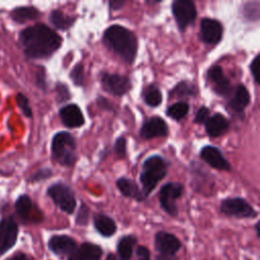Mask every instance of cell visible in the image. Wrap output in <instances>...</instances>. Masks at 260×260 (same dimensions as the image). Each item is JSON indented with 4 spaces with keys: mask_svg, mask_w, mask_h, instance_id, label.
<instances>
[{
    "mask_svg": "<svg viewBox=\"0 0 260 260\" xmlns=\"http://www.w3.org/2000/svg\"><path fill=\"white\" fill-rule=\"evenodd\" d=\"M20 41L26 56L34 59L50 57L62 44V38L43 23L24 28L20 34Z\"/></svg>",
    "mask_w": 260,
    "mask_h": 260,
    "instance_id": "1",
    "label": "cell"
},
{
    "mask_svg": "<svg viewBox=\"0 0 260 260\" xmlns=\"http://www.w3.org/2000/svg\"><path fill=\"white\" fill-rule=\"evenodd\" d=\"M105 46L127 64L133 63L137 54V38L133 31L119 24L108 27L103 36Z\"/></svg>",
    "mask_w": 260,
    "mask_h": 260,
    "instance_id": "2",
    "label": "cell"
},
{
    "mask_svg": "<svg viewBox=\"0 0 260 260\" xmlns=\"http://www.w3.org/2000/svg\"><path fill=\"white\" fill-rule=\"evenodd\" d=\"M168 168L169 162L157 154L151 155L143 161L139 179L142 186L141 191L145 198L148 197L156 185L166 177Z\"/></svg>",
    "mask_w": 260,
    "mask_h": 260,
    "instance_id": "3",
    "label": "cell"
},
{
    "mask_svg": "<svg viewBox=\"0 0 260 260\" xmlns=\"http://www.w3.org/2000/svg\"><path fill=\"white\" fill-rule=\"evenodd\" d=\"M76 141L68 132L61 131L54 135L52 140V155L54 159L64 167H72L76 161Z\"/></svg>",
    "mask_w": 260,
    "mask_h": 260,
    "instance_id": "4",
    "label": "cell"
},
{
    "mask_svg": "<svg viewBox=\"0 0 260 260\" xmlns=\"http://www.w3.org/2000/svg\"><path fill=\"white\" fill-rule=\"evenodd\" d=\"M47 194L63 212L68 214L74 212L76 208V198L73 190L69 186L63 183H55L48 188Z\"/></svg>",
    "mask_w": 260,
    "mask_h": 260,
    "instance_id": "5",
    "label": "cell"
},
{
    "mask_svg": "<svg viewBox=\"0 0 260 260\" xmlns=\"http://www.w3.org/2000/svg\"><path fill=\"white\" fill-rule=\"evenodd\" d=\"M219 210L222 214L236 218H254L257 217V210L244 198L233 197L221 201Z\"/></svg>",
    "mask_w": 260,
    "mask_h": 260,
    "instance_id": "6",
    "label": "cell"
},
{
    "mask_svg": "<svg viewBox=\"0 0 260 260\" xmlns=\"http://www.w3.org/2000/svg\"><path fill=\"white\" fill-rule=\"evenodd\" d=\"M184 187L179 182H169L165 184L158 193V199L161 208L171 216L178 215V206L176 201L182 196Z\"/></svg>",
    "mask_w": 260,
    "mask_h": 260,
    "instance_id": "7",
    "label": "cell"
},
{
    "mask_svg": "<svg viewBox=\"0 0 260 260\" xmlns=\"http://www.w3.org/2000/svg\"><path fill=\"white\" fill-rule=\"evenodd\" d=\"M172 12L180 30L192 24L197 16L196 6L191 0H175L172 3Z\"/></svg>",
    "mask_w": 260,
    "mask_h": 260,
    "instance_id": "8",
    "label": "cell"
},
{
    "mask_svg": "<svg viewBox=\"0 0 260 260\" xmlns=\"http://www.w3.org/2000/svg\"><path fill=\"white\" fill-rule=\"evenodd\" d=\"M101 82H102L103 88L107 92L117 96L124 95L131 88L130 79L127 76L117 74V73H109V72L103 73Z\"/></svg>",
    "mask_w": 260,
    "mask_h": 260,
    "instance_id": "9",
    "label": "cell"
},
{
    "mask_svg": "<svg viewBox=\"0 0 260 260\" xmlns=\"http://www.w3.org/2000/svg\"><path fill=\"white\" fill-rule=\"evenodd\" d=\"M18 226L13 217H3L0 220V255L9 251L16 243Z\"/></svg>",
    "mask_w": 260,
    "mask_h": 260,
    "instance_id": "10",
    "label": "cell"
},
{
    "mask_svg": "<svg viewBox=\"0 0 260 260\" xmlns=\"http://www.w3.org/2000/svg\"><path fill=\"white\" fill-rule=\"evenodd\" d=\"M153 245L158 254L170 256L176 255L182 248L180 239L174 234L166 231H158L154 235Z\"/></svg>",
    "mask_w": 260,
    "mask_h": 260,
    "instance_id": "11",
    "label": "cell"
},
{
    "mask_svg": "<svg viewBox=\"0 0 260 260\" xmlns=\"http://www.w3.org/2000/svg\"><path fill=\"white\" fill-rule=\"evenodd\" d=\"M49 250L60 257H70L75 254L78 244L70 236L67 235H54L48 241Z\"/></svg>",
    "mask_w": 260,
    "mask_h": 260,
    "instance_id": "12",
    "label": "cell"
},
{
    "mask_svg": "<svg viewBox=\"0 0 260 260\" xmlns=\"http://www.w3.org/2000/svg\"><path fill=\"white\" fill-rule=\"evenodd\" d=\"M207 79L211 83L215 93L226 99L230 98L233 92V87L220 66L214 65L210 67L207 71Z\"/></svg>",
    "mask_w": 260,
    "mask_h": 260,
    "instance_id": "13",
    "label": "cell"
},
{
    "mask_svg": "<svg viewBox=\"0 0 260 260\" xmlns=\"http://www.w3.org/2000/svg\"><path fill=\"white\" fill-rule=\"evenodd\" d=\"M223 28L221 23L212 18H203L200 22V37L201 40L209 45H215L220 42L222 38Z\"/></svg>",
    "mask_w": 260,
    "mask_h": 260,
    "instance_id": "14",
    "label": "cell"
},
{
    "mask_svg": "<svg viewBox=\"0 0 260 260\" xmlns=\"http://www.w3.org/2000/svg\"><path fill=\"white\" fill-rule=\"evenodd\" d=\"M200 157L211 168L218 171L230 172L232 167L229 160L223 156L222 152L213 145H206L200 150Z\"/></svg>",
    "mask_w": 260,
    "mask_h": 260,
    "instance_id": "15",
    "label": "cell"
},
{
    "mask_svg": "<svg viewBox=\"0 0 260 260\" xmlns=\"http://www.w3.org/2000/svg\"><path fill=\"white\" fill-rule=\"evenodd\" d=\"M169 133V128L164 119L160 117H151L144 121L140 128V136L144 139L155 137H165Z\"/></svg>",
    "mask_w": 260,
    "mask_h": 260,
    "instance_id": "16",
    "label": "cell"
},
{
    "mask_svg": "<svg viewBox=\"0 0 260 260\" xmlns=\"http://www.w3.org/2000/svg\"><path fill=\"white\" fill-rule=\"evenodd\" d=\"M59 116L63 124L68 128H77L84 124L83 114L76 104H69L61 108Z\"/></svg>",
    "mask_w": 260,
    "mask_h": 260,
    "instance_id": "17",
    "label": "cell"
},
{
    "mask_svg": "<svg viewBox=\"0 0 260 260\" xmlns=\"http://www.w3.org/2000/svg\"><path fill=\"white\" fill-rule=\"evenodd\" d=\"M250 103V93L243 84H238L229 98L228 107L237 114H243L244 110Z\"/></svg>",
    "mask_w": 260,
    "mask_h": 260,
    "instance_id": "18",
    "label": "cell"
},
{
    "mask_svg": "<svg viewBox=\"0 0 260 260\" xmlns=\"http://www.w3.org/2000/svg\"><path fill=\"white\" fill-rule=\"evenodd\" d=\"M92 222L95 231L103 237L110 238L117 232L116 221L109 215L105 213H94L92 217Z\"/></svg>",
    "mask_w": 260,
    "mask_h": 260,
    "instance_id": "19",
    "label": "cell"
},
{
    "mask_svg": "<svg viewBox=\"0 0 260 260\" xmlns=\"http://www.w3.org/2000/svg\"><path fill=\"white\" fill-rule=\"evenodd\" d=\"M205 124L206 133L210 137H218L224 134L230 127L229 120L221 114L215 113L207 119Z\"/></svg>",
    "mask_w": 260,
    "mask_h": 260,
    "instance_id": "20",
    "label": "cell"
},
{
    "mask_svg": "<svg viewBox=\"0 0 260 260\" xmlns=\"http://www.w3.org/2000/svg\"><path fill=\"white\" fill-rule=\"evenodd\" d=\"M116 184H117V187H118L120 193L123 196L132 198L139 202L145 200V197H144L142 191L138 188V186L136 185V183L133 180L126 178V177H121L117 180Z\"/></svg>",
    "mask_w": 260,
    "mask_h": 260,
    "instance_id": "21",
    "label": "cell"
},
{
    "mask_svg": "<svg viewBox=\"0 0 260 260\" xmlns=\"http://www.w3.org/2000/svg\"><path fill=\"white\" fill-rule=\"evenodd\" d=\"M138 239L135 235H125L118 240L117 255L119 260H131Z\"/></svg>",
    "mask_w": 260,
    "mask_h": 260,
    "instance_id": "22",
    "label": "cell"
},
{
    "mask_svg": "<svg viewBox=\"0 0 260 260\" xmlns=\"http://www.w3.org/2000/svg\"><path fill=\"white\" fill-rule=\"evenodd\" d=\"M104 251L100 245L84 242L78 246L74 257L76 260H101Z\"/></svg>",
    "mask_w": 260,
    "mask_h": 260,
    "instance_id": "23",
    "label": "cell"
},
{
    "mask_svg": "<svg viewBox=\"0 0 260 260\" xmlns=\"http://www.w3.org/2000/svg\"><path fill=\"white\" fill-rule=\"evenodd\" d=\"M11 18L18 22V23H24L29 20H34L39 17L40 11L32 6H20L16 7L11 11Z\"/></svg>",
    "mask_w": 260,
    "mask_h": 260,
    "instance_id": "24",
    "label": "cell"
},
{
    "mask_svg": "<svg viewBox=\"0 0 260 260\" xmlns=\"http://www.w3.org/2000/svg\"><path fill=\"white\" fill-rule=\"evenodd\" d=\"M197 93V87L194 83L186 80L180 81L178 84L175 85V87L172 88L169 95L171 99L174 98H180V99H186L194 96Z\"/></svg>",
    "mask_w": 260,
    "mask_h": 260,
    "instance_id": "25",
    "label": "cell"
},
{
    "mask_svg": "<svg viewBox=\"0 0 260 260\" xmlns=\"http://www.w3.org/2000/svg\"><path fill=\"white\" fill-rule=\"evenodd\" d=\"M49 19H50V22L57 29H61V30H66L70 28L76 20L75 17L69 16L60 10H53L50 13Z\"/></svg>",
    "mask_w": 260,
    "mask_h": 260,
    "instance_id": "26",
    "label": "cell"
},
{
    "mask_svg": "<svg viewBox=\"0 0 260 260\" xmlns=\"http://www.w3.org/2000/svg\"><path fill=\"white\" fill-rule=\"evenodd\" d=\"M15 210L22 220H27L32 210L31 199L27 195H20L15 201Z\"/></svg>",
    "mask_w": 260,
    "mask_h": 260,
    "instance_id": "27",
    "label": "cell"
},
{
    "mask_svg": "<svg viewBox=\"0 0 260 260\" xmlns=\"http://www.w3.org/2000/svg\"><path fill=\"white\" fill-rule=\"evenodd\" d=\"M143 100L150 107H158L162 101V94L159 88L153 84L147 85L143 91Z\"/></svg>",
    "mask_w": 260,
    "mask_h": 260,
    "instance_id": "28",
    "label": "cell"
},
{
    "mask_svg": "<svg viewBox=\"0 0 260 260\" xmlns=\"http://www.w3.org/2000/svg\"><path fill=\"white\" fill-rule=\"evenodd\" d=\"M189 113V105L186 102H177L167 109V116L175 121H181Z\"/></svg>",
    "mask_w": 260,
    "mask_h": 260,
    "instance_id": "29",
    "label": "cell"
},
{
    "mask_svg": "<svg viewBox=\"0 0 260 260\" xmlns=\"http://www.w3.org/2000/svg\"><path fill=\"white\" fill-rule=\"evenodd\" d=\"M70 78L76 85H82L84 82V66L82 63H77L70 72Z\"/></svg>",
    "mask_w": 260,
    "mask_h": 260,
    "instance_id": "30",
    "label": "cell"
},
{
    "mask_svg": "<svg viewBox=\"0 0 260 260\" xmlns=\"http://www.w3.org/2000/svg\"><path fill=\"white\" fill-rule=\"evenodd\" d=\"M88 221H89V208L84 203H81L75 216V223L77 225L85 226L88 224Z\"/></svg>",
    "mask_w": 260,
    "mask_h": 260,
    "instance_id": "31",
    "label": "cell"
},
{
    "mask_svg": "<svg viewBox=\"0 0 260 260\" xmlns=\"http://www.w3.org/2000/svg\"><path fill=\"white\" fill-rule=\"evenodd\" d=\"M16 102H17V105H18L19 109L24 114V116L27 117V118H30L32 116V112H31V109L29 107L27 98L22 93H17Z\"/></svg>",
    "mask_w": 260,
    "mask_h": 260,
    "instance_id": "32",
    "label": "cell"
},
{
    "mask_svg": "<svg viewBox=\"0 0 260 260\" xmlns=\"http://www.w3.org/2000/svg\"><path fill=\"white\" fill-rule=\"evenodd\" d=\"M56 92H57V101L58 103L66 102L70 99V91L67 85L63 83H57L56 85Z\"/></svg>",
    "mask_w": 260,
    "mask_h": 260,
    "instance_id": "33",
    "label": "cell"
},
{
    "mask_svg": "<svg viewBox=\"0 0 260 260\" xmlns=\"http://www.w3.org/2000/svg\"><path fill=\"white\" fill-rule=\"evenodd\" d=\"M127 143H126V139L124 136H120L117 138V140L114 143V150L115 152L119 155L124 157L126 155L127 152V147H126Z\"/></svg>",
    "mask_w": 260,
    "mask_h": 260,
    "instance_id": "34",
    "label": "cell"
},
{
    "mask_svg": "<svg viewBox=\"0 0 260 260\" xmlns=\"http://www.w3.org/2000/svg\"><path fill=\"white\" fill-rule=\"evenodd\" d=\"M208 118H209V109L206 108L205 106H202L199 108V110L197 111V113L195 115L194 123L203 124L207 121Z\"/></svg>",
    "mask_w": 260,
    "mask_h": 260,
    "instance_id": "35",
    "label": "cell"
},
{
    "mask_svg": "<svg viewBox=\"0 0 260 260\" xmlns=\"http://www.w3.org/2000/svg\"><path fill=\"white\" fill-rule=\"evenodd\" d=\"M135 254H136V260H150V251L147 247L143 245H138L135 248Z\"/></svg>",
    "mask_w": 260,
    "mask_h": 260,
    "instance_id": "36",
    "label": "cell"
},
{
    "mask_svg": "<svg viewBox=\"0 0 260 260\" xmlns=\"http://www.w3.org/2000/svg\"><path fill=\"white\" fill-rule=\"evenodd\" d=\"M52 176V171L49 168H45V169H41L39 170L36 174H34L30 177V181L31 182H39L42 180H46L48 178H50Z\"/></svg>",
    "mask_w": 260,
    "mask_h": 260,
    "instance_id": "37",
    "label": "cell"
},
{
    "mask_svg": "<svg viewBox=\"0 0 260 260\" xmlns=\"http://www.w3.org/2000/svg\"><path fill=\"white\" fill-rule=\"evenodd\" d=\"M250 71L251 74L254 78L255 83H259V78H258V72H259V55H256L255 58L252 60L250 64Z\"/></svg>",
    "mask_w": 260,
    "mask_h": 260,
    "instance_id": "38",
    "label": "cell"
},
{
    "mask_svg": "<svg viewBox=\"0 0 260 260\" xmlns=\"http://www.w3.org/2000/svg\"><path fill=\"white\" fill-rule=\"evenodd\" d=\"M254 3H248L244 6V10H249V13H247L245 16L249 19V20H257L259 17V14L254 13L255 12H259V7H253Z\"/></svg>",
    "mask_w": 260,
    "mask_h": 260,
    "instance_id": "39",
    "label": "cell"
},
{
    "mask_svg": "<svg viewBox=\"0 0 260 260\" xmlns=\"http://www.w3.org/2000/svg\"><path fill=\"white\" fill-rule=\"evenodd\" d=\"M37 83H38V85H39L43 90L46 89L47 84H46V80H45V71H44V70H43L42 72H38V73H37Z\"/></svg>",
    "mask_w": 260,
    "mask_h": 260,
    "instance_id": "40",
    "label": "cell"
},
{
    "mask_svg": "<svg viewBox=\"0 0 260 260\" xmlns=\"http://www.w3.org/2000/svg\"><path fill=\"white\" fill-rule=\"evenodd\" d=\"M6 260H35V259L24 253H17L15 255H13L12 257L7 258Z\"/></svg>",
    "mask_w": 260,
    "mask_h": 260,
    "instance_id": "41",
    "label": "cell"
},
{
    "mask_svg": "<svg viewBox=\"0 0 260 260\" xmlns=\"http://www.w3.org/2000/svg\"><path fill=\"white\" fill-rule=\"evenodd\" d=\"M110 4V7L113 9V10H117V9H120L122 8V6L125 4V1H121V0H112L109 2Z\"/></svg>",
    "mask_w": 260,
    "mask_h": 260,
    "instance_id": "42",
    "label": "cell"
},
{
    "mask_svg": "<svg viewBox=\"0 0 260 260\" xmlns=\"http://www.w3.org/2000/svg\"><path fill=\"white\" fill-rule=\"evenodd\" d=\"M155 260H180L176 255L170 256V255H161L157 254L155 257Z\"/></svg>",
    "mask_w": 260,
    "mask_h": 260,
    "instance_id": "43",
    "label": "cell"
},
{
    "mask_svg": "<svg viewBox=\"0 0 260 260\" xmlns=\"http://www.w3.org/2000/svg\"><path fill=\"white\" fill-rule=\"evenodd\" d=\"M260 222L259 221H257L256 223H255V231H256V235H257V238L259 239L260 238Z\"/></svg>",
    "mask_w": 260,
    "mask_h": 260,
    "instance_id": "44",
    "label": "cell"
},
{
    "mask_svg": "<svg viewBox=\"0 0 260 260\" xmlns=\"http://www.w3.org/2000/svg\"><path fill=\"white\" fill-rule=\"evenodd\" d=\"M106 260H118V258H117V256H116L115 254L109 253V254L107 255V257H106Z\"/></svg>",
    "mask_w": 260,
    "mask_h": 260,
    "instance_id": "45",
    "label": "cell"
},
{
    "mask_svg": "<svg viewBox=\"0 0 260 260\" xmlns=\"http://www.w3.org/2000/svg\"><path fill=\"white\" fill-rule=\"evenodd\" d=\"M67 260H76V259H75V257H74V255H72V256H70V257H68V258H67Z\"/></svg>",
    "mask_w": 260,
    "mask_h": 260,
    "instance_id": "46",
    "label": "cell"
}]
</instances>
